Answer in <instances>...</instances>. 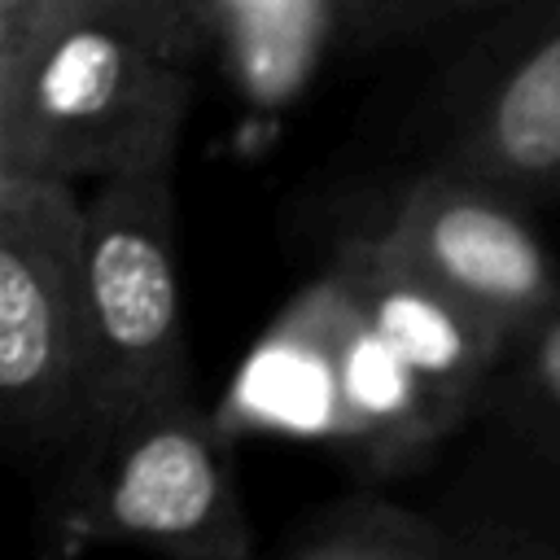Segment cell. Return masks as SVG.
<instances>
[{
  "instance_id": "obj_3",
  "label": "cell",
  "mask_w": 560,
  "mask_h": 560,
  "mask_svg": "<svg viewBox=\"0 0 560 560\" xmlns=\"http://www.w3.org/2000/svg\"><path fill=\"white\" fill-rule=\"evenodd\" d=\"M44 560L136 547L162 560H254L232 433L197 398L149 407L101 433L61 477Z\"/></svg>"
},
{
  "instance_id": "obj_11",
  "label": "cell",
  "mask_w": 560,
  "mask_h": 560,
  "mask_svg": "<svg viewBox=\"0 0 560 560\" xmlns=\"http://www.w3.org/2000/svg\"><path fill=\"white\" fill-rule=\"evenodd\" d=\"M486 402H494L521 438L560 455V306L525 341H516Z\"/></svg>"
},
{
  "instance_id": "obj_14",
  "label": "cell",
  "mask_w": 560,
  "mask_h": 560,
  "mask_svg": "<svg viewBox=\"0 0 560 560\" xmlns=\"http://www.w3.org/2000/svg\"><path fill=\"white\" fill-rule=\"evenodd\" d=\"M516 0H433V13H472V9H508Z\"/></svg>"
},
{
  "instance_id": "obj_2",
  "label": "cell",
  "mask_w": 560,
  "mask_h": 560,
  "mask_svg": "<svg viewBox=\"0 0 560 560\" xmlns=\"http://www.w3.org/2000/svg\"><path fill=\"white\" fill-rule=\"evenodd\" d=\"M101 424L83 280V192L0 171V429L18 459L70 468Z\"/></svg>"
},
{
  "instance_id": "obj_4",
  "label": "cell",
  "mask_w": 560,
  "mask_h": 560,
  "mask_svg": "<svg viewBox=\"0 0 560 560\" xmlns=\"http://www.w3.org/2000/svg\"><path fill=\"white\" fill-rule=\"evenodd\" d=\"M83 280L101 350L96 442L149 407L192 398L175 171H144L88 188Z\"/></svg>"
},
{
  "instance_id": "obj_12",
  "label": "cell",
  "mask_w": 560,
  "mask_h": 560,
  "mask_svg": "<svg viewBox=\"0 0 560 560\" xmlns=\"http://www.w3.org/2000/svg\"><path fill=\"white\" fill-rule=\"evenodd\" d=\"M341 4V35L354 39H385L420 18H433V0H337Z\"/></svg>"
},
{
  "instance_id": "obj_9",
  "label": "cell",
  "mask_w": 560,
  "mask_h": 560,
  "mask_svg": "<svg viewBox=\"0 0 560 560\" xmlns=\"http://www.w3.org/2000/svg\"><path fill=\"white\" fill-rule=\"evenodd\" d=\"M206 48L249 105H289L341 35L337 0H197Z\"/></svg>"
},
{
  "instance_id": "obj_1",
  "label": "cell",
  "mask_w": 560,
  "mask_h": 560,
  "mask_svg": "<svg viewBox=\"0 0 560 560\" xmlns=\"http://www.w3.org/2000/svg\"><path fill=\"white\" fill-rule=\"evenodd\" d=\"M197 52L149 18L57 13L0 48V171L70 188L175 171Z\"/></svg>"
},
{
  "instance_id": "obj_7",
  "label": "cell",
  "mask_w": 560,
  "mask_h": 560,
  "mask_svg": "<svg viewBox=\"0 0 560 560\" xmlns=\"http://www.w3.org/2000/svg\"><path fill=\"white\" fill-rule=\"evenodd\" d=\"M328 267L363 311V319L394 346V354L464 420L477 411L503 372L512 341L402 262L376 228H354L328 254Z\"/></svg>"
},
{
  "instance_id": "obj_6",
  "label": "cell",
  "mask_w": 560,
  "mask_h": 560,
  "mask_svg": "<svg viewBox=\"0 0 560 560\" xmlns=\"http://www.w3.org/2000/svg\"><path fill=\"white\" fill-rule=\"evenodd\" d=\"M429 166L560 197V0H516L451 66Z\"/></svg>"
},
{
  "instance_id": "obj_8",
  "label": "cell",
  "mask_w": 560,
  "mask_h": 560,
  "mask_svg": "<svg viewBox=\"0 0 560 560\" xmlns=\"http://www.w3.org/2000/svg\"><path fill=\"white\" fill-rule=\"evenodd\" d=\"M319 298L328 359H332V394H337V451L354 459L372 477H398L416 459H424L446 433H455V416L438 402V394L394 354V346L363 319L337 271L324 262L311 276Z\"/></svg>"
},
{
  "instance_id": "obj_13",
  "label": "cell",
  "mask_w": 560,
  "mask_h": 560,
  "mask_svg": "<svg viewBox=\"0 0 560 560\" xmlns=\"http://www.w3.org/2000/svg\"><path fill=\"white\" fill-rule=\"evenodd\" d=\"M451 560H560V551H547L538 542H508V538H486V542H455Z\"/></svg>"
},
{
  "instance_id": "obj_5",
  "label": "cell",
  "mask_w": 560,
  "mask_h": 560,
  "mask_svg": "<svg viewBox=\"0 0 560 560\" xmlns=\"http://www.w3.org/2000/svg\"><path fill=\"white\" fill-rule=\"evenodd\" d=\"M372 228L402 262L503 332L512 350L560 306V267L529 201L490 179L424 166Z\"/></svg>"
},
{
  "instance_id": "obj_10",
  "label": "cell",
  "mask_w": 560,
  "mask_h": 560,
  "mask_svg": "<svg viewBox=\"0 0 560 560\" xmlns=\"http://www.w3.org/2000/svg\"><path fill=\"white\" fill-rule=\"evenodd\" d=\"M455 542L420 512L389 499H346L311 521L284 560H451Z\"/></svg>"
}]
</instances>
